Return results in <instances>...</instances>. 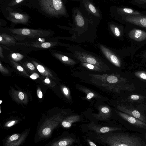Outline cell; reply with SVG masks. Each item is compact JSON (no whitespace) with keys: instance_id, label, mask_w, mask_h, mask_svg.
<instances>
[{"instance_id":"6da1fadb","label":"cell","mask_w":146,"mask_h":146,"mask_svg":"<svg viewBox=\"0 0 146 146\" xmlns=\"http://www.w3.org/2000/svg\"><path fill=\"white\" fill-rule=\"evenodd\" d=\"M114 131L97 134L90 133L94 140L106 146H144L146 143L140 137Z\"/></svg>"},{"instance_id":"7a4b0ae2","label":"cell","mask_w":146,"mask_h":146,"mask_svg":"<svg viewBox=\"0 0 146 146\" xmlns=\"http://www.w3.org/2000/svg\"><path fill=\"white\" fill-rule=\"evenodd\" d=\"M70 53L74 58L82 62L91 64L100 67L105 65L104 62L99 56L95 53L86 51L80 46H71Z\"/></svg>"},{"instance_id":"3957f363","label":"cell","mask_w":146,"mask_h":146,"mask_svg":"<svg viewBox=\"0 0 146 146\" xmlns=\"http://www.w3.org/2000/svg\"><path fill=\"white\" fill-rule=\"evenodd\" d=\"M42 9L46 13L54 16L67 15L64 4L61 0H43L40 1Z\"/></svg>"},{"instance_id":"277c9868","label":"cell","mask_w":146,"mask_h":146,"mask_svg":"<svg viewBox=\"0 0 146 146\" xmlns=\"http://www.w3.org/2000/svg\"><path fill=\"white\" fill-rule=\"evenodd\" d=\"M30 130L29 128L21 133H16L9 136L4 143V146H19L25 141Z\"/></svg>"},{"instance_id":"5b68a950","label":"cell","mask_w":146,"mask_h":146,"mask_svg":"<svg viewBox=\"0 0 146 146\" xmlns=\"http://www.w3.org/2000/svg\"><path fill=\"white\" fill-rule=\"evenodd\" d=\"M96 45L99 48L101 53L110 62L117 66H121L120 60L113 50L100 43L97 44Z\"/></svg>"},{"instance_id":"8992f818","label":"cell","mask_w":146,"mask_h":146,"mask_svg":"<svg viewBox=\"0 0 146 146\" xmlns=\"http://www.w3.org/2000/svg\"><path fill=\"white\" fill-rule=\"evenodd\" d=\"M88 128L92 132L97 134L104 133L121 129L119 127L100 126L94 123L89 125Z\"/></svg>"},{"instance_id":"52a82bcc","label":"cell","mask_w":146,"mask_h":146,"mask_svg":"<svg viewBox=\"0 0 146 146\" xmlns=\"http://www.w3.org/2000/svg\"><path fill=\"white\" fill-rule=\"evenodd\" d=\"M123 18L127 22L146 29V16H126L123 17Z\"/></svg>"},{"instance_id":"ba28073f","label":"cell","mask_w":146,"mask_h":146,"mask_svg":"<svg viewBox=\"0 0 146 146\" xmlns=\"http://www.w3.org/2000/svg\"><path fill=\"white\" fill-rule=\"evenodd\" d=\"M120 116L133 125L138 128L146 129V123L138 119L124 113L118 112Z\"/></svg>"},{"instance_id":"9c48e42d","label":"cell","mask_w":146,"mask_h":146,"mask_svg":"<svg viewBox=\"0 0 146 146\" xmlns=\"http://www.w3.org/2000/svg\"><path fill=\"white\" fill-rule=\"evenodd\" d=\"M83 6L88 13L91 15L98 18H102V15L100 11L89 0H84L82 1Z\"/></svg>"},{"instance_id":"30bf717a","label":"cell","mask_w":146,"mask_h":146,"mask_svg":"<svg viewBox=\"0 0 146 146\" xmlns=\"http://www.w3.org/2000/svg\"><path fill=\"white\" fill-rule=\"evenodd\" d=\"M77 10L78 11H74L73 16L74 25L75 27L74 28L76 29L74 31H76L78 29L79 30V29L84 28V27L86 25V20L80 11L79 10L78 11V9Z\"/></svg>"},{"instance_id":"8fae6325","label":"cell","mask_w":146,"mask_h":146,"mask_svg":"<svg viewBox=\"0 0 146 146\" xmlns=\"http://www.w3.org/2000/svg\"><path fill=\"white\" fill-rule=\"evenodd\" d=\"M128 36L135 41L141 42L146 40V32L143 30L134 28L129 32Z\"/></svg>"},{"instance_id":"7c38bea8","label":"cell","mask_w":146,"mask_h":146,"mask_svg":"<svg viewBox=\"0 0 146 146\" xmlns=\"http://www.w3.org/2000/svg\"><path fill=\"white\" fill-rule=\"evenodd\" d=\"M78 142L76 139L70 137H66L53 142L50 146H70L74 143H78Z\"/></svg>"},{"instance_id":"4fadbf2b","label":"cell","mask_w":146,"mask_h":146,"mask_svg":"<svg viewBox=\"0 0 146 146\" xmlns=\"http://www.w3.org/2000/svg\"><path fill=\"white\" fill-rule=\"evenodd\" d=\"M119 108L123 113L137 118L146 123V118L138 111L124 106L119 107Z\"/></svg>"},{"instance_id":"5bb4252c","label":"cell","mask_w":146,"mask_h":146,"mask_svg":"<svg viewBox=\"0 0 146 146\" xmlns=\"http://www.w3.org/2000/svg\"><path fill=\"white\" fill-rule=\"evenodd\" d=\"M13 32L19 35L30 36H38L41 34V33H43L41 31L31 30L28 29L14 30H13Z\"/></svg>"},{"instance_id":"9a60e30c","label":"cell","mask_w":146,"mask_h":146,"mask_svg":"<svg viewBox=\"0 0 146 146\" xmlns=\"http://www.w3.org/2000/svg\"><path fill=\"white\" fill-rule=\"evenodd\" d=\"M9 19L12 22L19 23H25L28 21L27 16L19 13H11Z\"/></svg>"},{"instance_id":"2e32d148","label":"cell","mask_w":146,"mask_h":146,"mask_svg":"<svg viewBox=\"0 0 146 146\" xmlns=\"http://www.w3.org/2000/svg\"><path fill=\"white\" fill-rule=\"evenodd\" d=\"M118 13L123 15V17L126 16H139L142 15L139 12L128 8H120L117 9Z\"/></svg>"},{"instance_id":"e0dca14e","label":"cell","mask_w":146,"mask_h":146,"mask_svg":"<svg viewBox=\"0 0 146 146\" xmlns=\"http://www.w3.org/2000/svg\"><path fill=\"white\" fill-rule=\"evenodd\" d=\"M79 120V117L78 116H70L63 121L61 123V125L64 128H69L71 127L73 123L78 121Z\"/></svg>"},{"instance_id":"ac0fdd59","label":"cell","mask_w":146,"mask_h":146,"mask_svg":"<svg viewBox=\"0 0 146 146\" xmlns=\"http://www.w3.org/2000/svg\"><path fill=\"white\" fill-rule=\"evenodd\" d=\"M109 29L110 32L115 36L119 37L121 35V31L119 28L112 23H109Z\"/></svg>"},{"instance_id":"d6986e66","label":"cell","mask_w":146,"mask_h":146,"mask_svg":"<svg viewBox=\"0 0 146 146\" xmlns=\"http://www.w3.org/2000/svg\"><path fill=\"white\" fill-rule=\"evenodd\" d=\"M135 75L138 78L146 80V72L144 71H139L134 73Z\"/></svg>"},{"instance_id":"ffe728a7","label":"cell","mask_w":146,"mask_h":146,"mask_svg":"<svg viewBox=\"0 0 146 146\" xmlns=\"http://www.w3.org/2000/svg\"><path fill=\"white\" fill-rule=\"evenodd\" d=\"M107 81L110 83H115L118 82V78L114 76H110L107 78Z\"/></svg>"},{"instance_id":"44dd1931","label":"cell","mask_w":146,"mask_h":146,"mask_svg":"<svg viewBox=\"0 0 146 146\" xmlns=\"http://www.w3.org/2000/svg\"><path fill=\"white\" fill-rule=\"evenodd\" d=\"M81 64L83 66L91 70H97L99 68L98 66L86 62H82Z\"/></svg>"},{"instance_id":"7402d4cb","label":"cell","mask_w":146,"mask_h":146,"mask_svg":"<svg viewBox=\"0 0 146 146\" xmlns=\"http://www.w3.org/2000/svg\"><path fill=\"white\" fill-rule=\"evenodd\" d=\"M12 57L15 60H19L22 59L23 56L19 53H14L12 54Z\"/></svg>"},{"instance_id":"603a6c76","label":"cell","mask_w":146,"mask_h":146,"mask_svg":"<svg viewBox=\"0 0 146 146\" xmlns=\"http://www.w3.org/2000/svg\"><path fill=\"white\" fill-rule=\"evenodd\" d=\"M141 96L136 94H133L131 95L130 97V99L133 100H137L141 99Z\"/></svg>"},{"instance_id":"cb8c5ba5","label":"cell","mask_w":146,"mask_h":146,"mask_svg":"<svg viewBox=\"0 0 146 146\" xmlns=\"http://www.w3.org/2000/svg\"><path fill=\"white\" fill-rule=\"evenodd\" d=\"M15 121L13 120L8 122L5 125V127H10L14 125L16 123Z\"/></svg>"},{"instance_id":"d4e9b609","label":"cell","mask_w":146,"mask_h":146,"mask_svg":"<svg viewBox=\"0 0 146 146\" xmlns=\"http://www.w3.org/2000/svg\"><path fill=\"white\" fill-rule=\"evenodd\" d=\"M134 1L135 3L139 5H143L144 4H146V0H134Z\"/></svg>"},{"instance_id":"484cf974","label":"cell","mask_w":146,"mask_h":146,"mask_svg":"<svg viewBox=\"0 0 146 146\" xmlns=\"http://www.w3.org/2000/svg\"><path fill=\"white\" fill-rule=\"evenodd\" d=\"M51 46V44L48 42H44L42 44L41 46L44 48H48Z\"/></svg>"},{"instance_id":"4316f807","label":"cell","mask_w":146,"mask_h":146,"mask_svg":"<svg viewBox=\"0 0 146 146\" xmlns=\"http://www.w3.org/2000/svg\"><path fill=\"white\" fill-rule=\"evenodd\" d=\"M37 68L38 70L41 73H43L45 71L44 68L41 65H38L37 67Z\"/></svg>"},{"instance_id":"83f0119b","label":"cell","mask_w":146,"mask_h":146,"mask_svg":"<svg viewBox=\"0 0 146 146\" xmlns=\"http://www.w3.org/2000/svg\"><path fill=\"white\" fill-rule=\"evenodd\" d=\"M86 141L89 146H97L94 143L88 138L86 139Z\"/></svg>"},{"instance_id":"f1b7e54d","label":"cell","mask_w":146,"mask_h":146,"mask_svg":"<svg viewBox=\"0 0 146 146\" xmlns=\"http://www.w3.org/2000/svg\"><path fill=\"white\" fill-rule=\"evenodd\" d=\"M101 111L105 113H108L110 111L109 109L106 107H103L101 109Z\"/></svg>"},{"instance_id":"f546056e","label":"cell","mask_w":146,"mask_h":146,"mask_svg":"<svg viewBox=\"0 0 146 146\" xmlns=\"http://www.w3.org/2000/svg\"><path fill=\"white\" fill-rule=\"evenodd\" d=\"M39 77L38 75L36 73H34L30 76V77L33 79H36Z\"/></svg>"},{"instance_id":"4dcf8cb0","label":"cell","mask_w":146,"mask_h":146,"mask_svg":"<svg viewBox=\"0 0 146 146\" xmlns=\"http://www.w3.org/2000/svg\"><path fill=\"white\" fill-rule=\"evenodd\" d=\"M28 67L31 70H34L35 69L34 66L31 63H29L27 64Z\"/></svg>"},{"instance_id":"1f68e13d","label":"cell","mask_w":146,"mask_h":146,"mask_svg":"<svg viewBox=\"0 0 146 146\" xmlns=\"http://www.w3.org/2000/svg\"><path fill=\"white\" fill-rule=\"evenodd\" d=\"M94 94L92 92H90L87 95V98L88 99H90L93 98L94 96Z\"/></svg>"},{"instance_id":"d6a6232c","label":"cell","mask_w":146,"mask_h":146,"mask_svg":"<svg viewBox=\"0 0 146 146\" xmlns=\"http://www.w3.org/2000/svg\"><path fill=\"white\" fill-rule=\"evenodd\" d=\"M19 97L21 100H23L24 97L23 93L21 92H20L19 94Z\"/></svg>"},{"instance_id":"836d02e7","label":"cell","mask_w":146,"mask_h":146,"mask_svg":"<svg viewBox=\"0 0 146 146\" xmlns=\"http://www.w3.org/2000/svg\"><path fill=\"white\" fill-rule=\"evenodd\" d=\"M63 91L64 93L66 95H67L68 94V91L67 89V88H64L63 89Z\"/></svg>"},{"instance_id":"e575fe53","label":"cell","mask_w":146,"mask_h":146,"mask_svg":"<svg viewBox=\"0 0 146 146\" xmlns=\"http://www.w3.org/2000/svg\"><path fill=\"white\" fill-rule=\"evenodd\" d=\"M17 70L20 71H23V68L21 66H18L17 67Z\"/></svg>"},{"instance_id":"d590c367","label":"cell","mask_w":146,"mask_h":146,"mask_svg":"<svg viewBox=\"0 0 146 146\" xmlns=\"http://www.w3.org/2000/svg\"><path fill=\"white\" fill-rule=\"evenodd\" d=\"M42 94L41 91H40L38 94V97L40 98H42Z\"/></svg>"},{"instance_id":"8d00e7d4","label":"cell","mask_w":146,"mask_h":146,"mask_svg":"<svg viewBox=\"0 0 146 146\" xmlns=\"http://www.w3.org/2000/svg\"><path fill=\"white\" fill-rule=\"evenodd\" d=\"M44 82L47 84H49L50 82V81L48 78H46L44 80Z\"/></svg>"},{"instance_id":"74e56055","label":"cell","mask_w":146,"mask_h":146,"mask_svg":"<svg viewBox=\"0 0 146 146\" xmlns=\"http://www.w3.org/2000/svg\"><path fill=\"white\" fill-rule=\"evenodd\" d=\"M143 57H144L145 59L146 60V51L144 52V53H143Z\"/></svg>"},{"instance_id":"f35d334b","label":"cell","mask_w":146,"mask_h":146,"mask_svg":"<svg viewBox=\"0 0 146 146\" xmlns=\"http://www.w3.org/2000/svg\"><path fill=\"white\" fill-rule=\"evenodd\" d=\"M23 0H16L15 1L17 3H19L22 1H23Z\"/></svg>"},{"instance_id":"ab89813d","label":"cell","mask_w":146,"mask_h":146,"mask_svg":"<svg viewBox=\"0 0 146 146\" xmlns=\"http://www.w3.org/2000/svg\"><path fill=\"white\" fill-rule=\"evenodd\" d=\"M2 39H3L2 37L1 36H0V41L1 42L2 41Z\"/></svg>"},{"instance_id":"60d3db41","label":"cell","mask_w":146,"mask_h":146,"mask_svg":"<svg viewBox=\"0 0 146 146\" xmlns=\"http://www.w3.org/2000/svg\"><path fill=\"white\" fill-rule=\"evenodd\" d=\"M0 104H1V102H2V100H0Z\"/></svg>"},{"instance_id":"b9f144b4","label":"cell","mask_w":146,"mask_h":146,"mask_svg":"<svg viewBox=\"0 0 146 146\" xmlns=\"http://www.w3.org/2000/svg\"><path fill=\"white\" fill-rule=\"evenodd\" d=\"M144 146H146V143Z\"/></svg>"}]
</instances>
